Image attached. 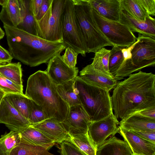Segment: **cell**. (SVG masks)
Masks as SVG:
<instances>
[{
  "label": "cell",
  "instance_id": "83f0119b",
  "mask_svg": "<svg viewBox=\"0 0 155 155\" xmlns=\"http://www.w3.org/2000/svg\"><path fill=\"white\" fill-rule=\"evenodd\" d=\"M110 52V50L104 47L100 49L95 53V55L91 65L94 68L114 78L110 73L109 69V60Z\"/></svg>",
  "mask_w": 155,
  "mask_h": 155
},
{
  "label": "cell",
  "instance_id": "d4e9b609",
  "mask_svg": "<svg viewBox=\"0 0 155 155\" xmlns=\"http://www.w3.org/2000/svg\"><path fill=\"white\" fill-rule=\"evenodd\" d=\"M74 83L75 79L70 80L64 84L56 85L58 94L69 107L81 104L75 91Z\"/></svg>",
  "mask_w": 155,
  "mask_h": 155
},
{
  "label": "cell",
  "instance_id": "5bb4252c",
  "mask_svg": "<svg viewBox=\"0 0 155 155\" xmlns=\"http://www.w3.org/2000/svg\"><path fill=\"white\" fill-rule=\"evenodd\" d=\"M119 21L128 26L133 32H137L155 39V19L150 16L145 21H142L135 18L121 6Z\"/></svg>",
  "mask_w": 155,
  "mask_h": 155
},
{
  "label": "cell",
  "instance_id": "5b68a950",
  "mask_svg": "<svg viewBox=\"0 0 155 155\" xmlns=\"http://www.w3.org/2000/svg\"><path fill=\"white\" fill-rule=\"evenodd\" d=\"M76 20L87 53H95L102 48L113 46L100 31L94 19L92 8L88 0H73Z\"/></svg>",
  "mask_w": 155,
  "mask_h": 155
},
{
  "label": "cell",
  "instance_id": "b9f144b4",
  "mask_svg": "<svg viewBox=\"0 0 155 155\" xmlns=\"http://www.w3.org/2000/svg\"><path fill=\"white\" fill-rule=\"evenodd\" d=\"M42 0H30V7L34 17L37 14L41 6Z\"/></svg>",
  "mask_w": 155,
  "mask_h": 155
},
{
  "label": "cell",
  "instance_id": "44dd1931",
  "mask_svg": "<svg viewBox=\"0 0 155 155\" xmlns=\"http://www.w3.org/2000/svg\"><path fill=\"white\" fill-rule=\"evenodd\" d=\"M21 139L48 150L57 144L39 130L30 125L19 131Z\"/></svg>",
  "mask_w": 155,
  "mask_h": 155
},
{
  "label": "cell",
  "instance_id": "9a60e30c",
  "mask_svg": "<svg viewBox=\"0 0 155 155\" xmlns=\"http://www.w3.org/2000/svg\"><path fill=\"white\" fill-rule=\"evenodd\" d=\"M80 78L90 84L105 89L109 91L114 88L117 81L88 65L80 72Z\"/></svg>",
  "mask_w": 155,
  "mask_h": 155
},
{
  "label": "cell",
  "instance_id": "1f68e13d",
  "mask_svg": "<svg viewBox=\"0 0 155 155\" xmlns=\"http://www.w3.org/2000/svg\"><path fill=\"white\" fill-rule=\"evenodd\" d=\"M122 48L114 46L110 50L109 60V69L110 73L114 78L116 72L124 60L121 51Z\"/></svg>",
  "mask_w": 155,
  "mask_h": 155
},
{
  "label": "cell",
  "instance_id": "603a6c76",
  "mask_svg": "<svg viewBox=\"0 0 155 155\" xmlns=\"http://www.w3.org/2000/svg\"><path fill=\"white\" fill-rule=\"evenodd\" d=\"M22 18L16 28L38 36L36 21L30 7V0H18Z\"/></svg>",
  "mask_w": 155,
  "mask_h": 155
},
{
  "label": "cell",
  "instance_id": "cb8c5ba5",
  "mask_svg": "<svg viewBox=\"0 0 155 155\" xmlns=\"http://www.w3.org/2000/svg\"><path fill=\"white\" fill-rule=\"evenodd\" d=\"M5 96L12 106L28 120L32 100L24 94H8Z\"/></svg>",
  "mask_w": 155,
  "mask_h": 155
},
{
  "label": "cell",
  "instance_id": "60d3db41",
  "mask_svg": "<svg viewBox=\"0 0 155 155\" xmlns=\"http://www.w3.org/2000/svg\"><path fill=\"white\" fill-rule=\"evenodd\" d=\"M134 113H137L144 117L155 119V107L145 108Z\"/></svg>",
  "mask_w": 155,
  "mask_h": 155
},
{
  "label": "cell",
  "instance_id": "484cf974",
  "mask_svg": "<svg viewBox=\"0 0 155 155\" xmlns=\"http://www.w3.org/2000/svg\"><path fill=\"white\" fill-rule=\"evenodd\" d=\"M0 75L23 87L22 69L20 62L10 63L0 66Z\"/></svg>",
  "mask_w": 155,
  "mask_h": 155
},
{
  "label": "cell",
  "instance_id": "30bf717a",
  "mask_svg": "<svg viewBox=\"0 0 155 155\" xmlns=\"http://www.w3.org/2000/svg\"><path fill=\"white\" fill-rule=\"evenodd\" d=\"M92 123L81 104L69 107L68 116L61 122L71 137L88 133Z\"/></svg>",
  "mask_w": 155,
  "mask_h": 155
},
{
  "label": "cell",
  "instance_id": "ffe728a7",
  "mask_svg": "<svg viewBox=\"0 0 155 155\" xmlns=\"http://www.w3.org/2000/svg\"><path fill=\"white\" fill-rule=\"evenodd\" d=\"M119 127L129 131H155V119L143 117L137 113L121 119Z\"/></svg>",
  "mask_w": 155,
  "mask_h": 155
},
{
  "label": "cell",
  "instance_id": "52a82bcc",
  "mask_svg": "<svg viewBox=\"0 0 155 155\" xmlns=\"http://www.w3.org/2000/svg\"><path fill=\"white\" fill-rule=\"evenodd\" d=\"M62 42L78 54L85 57L84 40L76 19L73 0H65L61 20Z\"/></svg>",
  "mask_w": 155,
  "mask_h": 155
},
{
  "label": "cell",
  "instance_id": "7c38bea8",
  "mask_svg": "<svg viewBox=\"0 0 155 155\" xmlns=\"http://www.w3.org/2000/svg\"><path fill=\"white\" fill-rule=\"evenodd\" d=\"M45 71L52 83L56 86L64 84L75 79L78 72L77 67L71 68L66 64L60 54L55 56L50 60Z\"/></svg>",
  "mask_w": 155,
  "mask_h": 155
},
{
  "label": "cell",
  "instance_id": "8992f818",
  "mask_svg": "<svg viewBox=\"0 0 155 155\" xmlns=\"http://www.w3.org/2000/svg\"><path fill=\"white\" fill-rule=\"evenodd\" d=\"M137 42L131 51V58L123 61L114 78L123 79L134 72L155 64V39L138 34Z\"/></svg>",
  "mask_w": 155,
  "mask_h": 155
},
{
  "label": "cell",
  "instance_id": "f35d334b",
  "mask_svg": "<svg viewBox=\"0 0 155 155\" xmlns=\"http://www.w3.org/2000/svg\"><path fill=\"white\" fill-rule=\"evenodd\" d=\"M13 58L9 51L0 45V66L11 63Z\"/></svg>",
  "mask_w": 155,
  "mask_h": 155
},
{
  "label": "cell",
  "instance_id": "ba28073f",
  "mask_svg": "<svg viewBox=\"0 0 155 155\" xmlns=\"http://www.w3.org/2000/svg\"><path fill=\"white\" fill-rule=\"evenodd\" d=\"M92 8L97 26L113 46L128 47L136 41L137 38L128 26L119 21L105 18Z\"/></svg>",
  "mask_w": 155,
  "mask_h": 155
},
{
  "label": "cell",
  "instance_id": "ac0fdd59",
  "mask_svg": "<svg viewBox=\"0 0 155 155\" xmlns=\"http://www.w3.org/2000/svg\"><path fill=\"white\" fill-rule=\"evenodd\" d=\"M92 7L108 19L119 21L121 9L120 0H88Z\"/></svg>",
  "mask_w": 155,
  "mask_h": 155
},
{
  "label": "cell",
  "instance_id": "d590c367",
  "mask_svg": "<svg viewBox=\"0 0 155 155\" xmlns=\"http://www.w3.org/2000/svg\"><path fill=\"white\" fill-rule=\"evenodd\" d=\"M78 54L72 49L68 47L66 48L65 53L61 56V58L69 67L74 68L76 67Z\"/></svg>",
  "mask_w": 155,
  "mask_h": 155
},
{
  "label": "cell",
  "instance_id": "6da1fadb",
  "mask_svg": "<svg viewBox=\"0 0 155 155\" xmlns=\"http://www.w3.org/2000/svg\"><path fill=\"white\" fill-rule=\"evenodd\" d=\"M115 117L122 119L145 108L155 107V75L140 71L118 82L110 97Z\"/></svg>",
  "mask_w": 155,
  "mask_h": 155
},
{
  "label": "cell",
  "instance_id": "8d00e7d4",
  "mask_svg": "<svg viewBox=\"0 0 155 155\" xmlns=\"http://www.w3.org/2000/svg\"><path fill=\"white\" fill-rule=\"evenodd\" d=\"M138 1L149 15H155V0H138Z\"/></svg>",
  "mask_w": 155,
  "mask_h": 155
},
{
  "label": "cell",
  "instance_id": "7402d4cb",
  "mask_svg": "<svg viewBox=\"0 0 155 155\" xmlns=\"http://www.w3.org/2000/svg\"><path fill=\"white\" fill-rule=\"evenodd\" d=\"M0 19L3 25L17 27L22 20L18 0H7L0 12Z\"/></svg>",
  "mask_w": 155,
  "mask_h": 155
},
{
  "label": "cell",
  "instance_id": "8fae6325",
  "mask_svg": "<svg viewBox=\"0 0 155 155\" xmlns=\"http://www.w3.org/2000/svg\"><path fill=\"white\" fill-rule=\"evenodd\" d=\"M119 123L113 113L102 119L91 123L88 133L97 148L109 136L119 133Z\"/></svg>",
  "mask_w": 155,
  "mask_h": 155
},
{
  "label": "cell",
  "instance_id": "4fadbf2b",
  "mask_svg": "<svg viewBox=\"0 0 155 155\" xmlns=\"http://www.w3.org/2000/svg\"><path fill=\"white\" fill-rule=\"evenodd\" d=\"M0 124H4L11 130L18 132L31 125L27 118L12 106L5 96L0 104Z\"/></svg>",
  "mask_w": 155,
  "mask_h": 155
},
{
  "label": "cell",
  "instance_id": "7dc6e473",
  "mask_svg": "<svg viewBox=\"0 0 155 155\" xmlns=\"http://www.w3.org/2000/svg\"><path fill=\"white\" fill-rule=\"evenodd\" d=\"M131 155H142L139 154H134L133 153Z\"/></svg>",
  "mask_w": 155,
  "mask_h": 155
},
{
  "label": "cell",
  "instance_id": "3957f363",
  "mask_svg": "<svg viewBox=\"0 0 155 155\" xmlns=\"http://www.w3.org/2000/svg\"><path fill=\"white\" fill-rule=\"evenodd\" d=\"M25 95L39 105L49 118L61 122L67 118L69 107L58 94L46 71L39 70L29 76Z\"/></svg>",
  "mask_w": 155,
  "mask_h": 155
},
{
  "label": "cell",
  "instance_id": "7bdbcfd3",
  "mask_svg": "<svg viewBox=\"0 0 155 155\" xmlns=\"http://www.w3.org/2000/svg\"><path fill=\"white\" fill-rule=\"evenodd\" d=\"M5 94L0 89V104L1 101Z\"/></svg>",
  "mask_w": 155,
  "mask_h": 155
},
{
  "label": "cell",
  "instance_id": "d6a6232c",
  "mask_svg": "<svg viewBox=\"0 0 155 155\" xmlns=\"http://www.w3.org/2000/svg\"><path fill=\"white\" fill-rule=\"evenodd\" d=\"M48 118L43 109L32 101L28 118L31 125L39 123Z\"/></svg>",
  "mask_w": 155,
  "mask_h": 155
},
{
  "label": "cell",
  "instance_id": "f546056e",
  "mask_svg": "<svg viewBox=\"0 0 155 155\" xmlns=\"http://www.w3.org/2000/svg\"><path fill=\"white\" fill-rule=\"evenodd\" d=\"M121 6L136 18L145 21L149 15L138 0H120Z\"/></svg>",
  "mask_w": 155,
  "mask_h": 155
},
{
  "label": "cell",
  "instance_id": "4316f807",
  "mask_svg": "<svg viewBox=\"0 0 155 155\" xmlns=\"http://www.w3.org/2000/svg\"><path fill=\"white\" fill-rule=\"evenodd\" d=\"M8 155H54L46 149L34 145L21 139L20 143Z\"/></svg>",
  "mask_w": 155,
  "mask_h": 155
},
{
  "label": "cell",
  "instance_id": "e575fe53",
  "mask_svg": "<svg viewBox=\"0 0 155 155\" xmlns=\"http://www.w3.org/2000/svg\"><path fill=\"white\" fill-rule=\"evenodd\" d=\"M59 144L61 155H87L70 141H64Z\"/></svg>",
  "mask_w": 155,
  "mask_h": 155
},
{
  "label": "cell",
  "instance_id": "4dcf8cb0",
  "mask_svg": "<svg viewBox=\"0 0 155 155\" xmlns=\"http://www.w3.org/2000/svg\"><path fill=\"white\" fill-rule=\"evenodd\" d=\"M21 137L19 132L11 130L2 135L0 138V145L7 155H8L14 148L20 143Z\"/></svg>",
  "mask_w": 155,
  "mask_h": 155
},
{
  "label": "cell",
  "instance_id": "9c48e42d",
  "mask_svg": "<svg viewBox=\"0 0 155 155\" xmlns=\"http://www.w3.org/2000/svg\"><path fill=\"white\" fill-rule=\"evenodd\" d=\"M65 0H52L47 11L36 21L38 36L46 40L62 42L61 20Z\"/></svg>",
  "mask_w": 155,
  "mask_h": 155
},
{
  "label": "cell",
  "instance_id": "277c9868",
  "mask_svg": "<svg viewBox=\"0 0 155 155\" xmlns=\"http://www.w3.org/2000/svg\"><path fill=\"white\" fill-rule=\"evenodd\" d=\"M74 87L81 104L92 122L113 113L111 97L107 90L87 83L78 76L75 79Z\"/></svg>",
  "mask_w": 155,
  "mask_h": 155
},
{
  "label": "cell",
  "instance_id": "ab89813d",
  "mask_svg": "<svg viewBox=\"0 0 155 155\" xmlns=\"http://www.w3.org/2000/svg\"><path fill=\"white\" fill-rule=\"evenodd\" d=\"M51 1L52 0H42L39 11L34 17L35 20H39L43 17L48 9Z\"/></svg>",
  "mask_w": 155,
  "mask_h": 155
},
{
  "label": "cell",
  "instance_id": "d6986e66",
  "mask_svg": "<svg viewBox=\"0 0 155 155\" xmlns=\"http://www.w3.org/2000/svg\"><path fill=\"white\" fill-rule=\"evenodd\" d=\"M132 153L127 142L114 135L97 148L96 155H131Z\"/></svg>",
  "mask_w": 155,
  "mask_h": 155
},
{
  "label": "cell",
  "instance_id": "7a4b0ae2",
  "mask_svg": "<svg viewBox=\"0 0 155 155\" xmlns=\"http://www.w3.org/2000/svg\"><path fill=\"white\" fill-rule=\"evenodd\" d=\"M3 27L13 58L30 67L48 63L66 48L61 41H48L16 27L5 25Z\"/></svg>",
  "mask_w": 155,
  "mask_h": 155
},
{
  "label": "cell",
  "instance_id": "2e32d148",
  "mask_svg": "<svg viewBox=\"0 0 155 155\" xmlns=\"http://www.w3.org/2000/svg\"><path fill=\"white\" fill-rule=\"evenodd\" d=\"M30 126L41 131L57 144L64 141H70L71 137L61 122L54 118H48Z\"/></svg>",
  "mask_w": 155,
  "mask_h": 155
},
{
  "label": "cell",
  "instance_id": "ee69618b",
  "mask_svg": "<svg viewBox=\"0 0 155 155\" xmlns=\"http://www.w3.org/2000/svg\"><path fill=\"white\" fill-rule=\"evenodd\" d=\"M5 35V32L0 27V40L2 39Z\"/></svg>",
  "mask_w": 155,
  "mask_h": 155
},
{
  "label": "cell",
  "instance_id": "74e56055",
  "mask_svg": "<svg viewBox=\"0 0 155 155\" xmlns=\"http://www.w3.org/2000/svg\"><path fill=\"white\" fill-rule=\"evenodd\" d=\"M130 131L143 139L155 143V131L148 130Z\"/></svg>",
  "mask_w": 155,
  "mask_h": 155
},
{
  "label": "cell",
  "instance_id": "836d02e7",
  "mask_svg": "<svg viewBox=\"0 0 155 155\" xmlns=\"http://www.w3.org/2000/svg\"><path fill=\"white\" fill-rule=\"evenodd\" d=\"M0 89L5 94H24L23 87L18 85L0 75Z\"/></svg>",
  "mask_w": 155,
  "mask_h": 155
},
{
  "label": "cell",
  "instance_id": "f1b7e54d",
  "mask_svg": "<svg viewBox=\"0 0 155 155\" xmlns=\"http://www.w3.org/2000/svg\"><path fill=\"white\" fill-rule=\"evenodd\" d=\"M70 142L87 155H96L97 148L88 133L71 137Z\"/></svg>",
  "mask_w": 155,
  "mask_h": 155
},
{
  "label": "cell",
  "instance_id": "e0dca14e",
  "mask_svg": "<svg viewBox=\"0 0 155 155\" xmlns=\"http://www.w3.org/2000/svg\"><path fill=\"white\" fill-rule=\"evenodd\" d=\"M119 133L127 143L133 153L155 155V143L143 139L130 131L120 127Z\"/></svg>",
  "mask_w": 155,
  "mask_h": 155
},
{
  "label": "cell",
  "instance_id": "f6af8a7d",
  "mask_svg": "<svg viewBox=\"0 0 155 155\" xmlns=\"http://www.w3.org/2000/svg\"><path fill=\"white\" fill-rule=\"evenodd\" d=\"M0 155H7L4 150L0 145Z\"/></svg>",
  "mask_w": 155,
  "mask_h": 155
},
{
  "label": "cell",
  "instance_id": "bcb514c9",
  "mask_svg": "<svg viewBox=\"0 0 155 155\" xmlns=\"http://www.w3.org/2000/svg\"><path fill=\"white\" fill-rule=\"evenodd\" d=\"M7 0H0V5L3 6L6 3Z\"/></svg>",
  "mask_w": 155,
  "mask_h": 155
}]
</instances>
